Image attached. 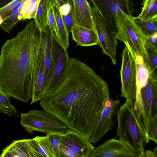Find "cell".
<instances>
[{"mask_svg":"<svg viewBox=\"0 0 157 157\" xmlns=\"http://www.w3.org/2000/svg\"><path fill=\"white\" fill-rule=\"evenodd\" d=\"M109 94L108 83L100 75L77 58H70L61 80L40 105L89 140Z\"/></svg>","mask_w":157,"mask_h":157,"instance_id":"cell-1","label":"cell"},{"mask_svg":"<svg viewBox=\"0 0 157 157\" xmlns=\"http://www.w3.org/2000/svg\"><path fill=\"white\" fill-rule=\"evenodd\" d=\"M41 31L34 21L2 45L0 53V90L4 94L27 102L31 99Z\"/></svg>","mask_w":157,"mask_h":157,"instance_id":"cell-2","label":"cell"},{"mask_svg":"<svg viewBox=\"0 0 157 157\" xmlns=\"http://www.w3.org/2000/svg\"><path fill=\"white\" fill-rule=\"evenodd\" d=\"M134 103L126 100L119 106L116 115L117 127L115 138L118 137L137 157H144V147L149 143L150 140L146 130L136 116Z\"/></svg>","mask_w":157,"mask_h":157,"instance_id":"cell-3","label":"cell"},{"mask_svg":"<svg viewBox=\"0 0 157 157\" xmlns=\"http://www.w3.org/2000/svg\"><path fill=\"white\" fill-rule=\"evenodd\" d=\"M132 15L121 10L115 16L117 33L116 38L123 42L130 51L136 64L144 63L145 46L147 36L135 21Z\"/></svg>","mask_w":157,"mask_h":157,"instance_id":"cell-4","label":"cell"},{"mask_svg":"<svg viewBox=\"0 0 157 157\" xmlns=\"http://www.w3.org/2000/svg\"><path fill=\"white\" fill-rule=\"evenodd\" d=\"M20 124L24 130L33 134L35 131L46 135L52 133L63 134L70 130L61 120L51 113L43 109L31 110L21 113Z\"/></svg>","mask_w":157,"mask_h":157,"instance_id":"cell-5","label":"cell"},{"mask_svg":"<svg viewBox=\"0 0 157 157\" xmlns=\"http://www.w3.org/2000/svg\"><path fill=\"white\" fill-rule=\"evenodd\" d=\"M91 14L94 28L98 40V45L103 54L108 56L114 65L116 64L117 48L118 45L116 38L117 32L106 23L96 9L91 7Z\"/></svg>","mask_w":157,"mask_h":157,"instance_id":"cell-6","label":"cell"},{"mask_svg":"<svg viewBox=\"0 0 157 157\" xmlns=\"http://www.w3.org/2000/svg\"><path fill=\"white\" fill-rule=\"evenodd\" d=\"M120 72L121 96L126 100L135 101L136 94V68L135 61L125 45L122 50Z\"/></svg>","mask_w":157,"mask_h":157,"instance_id":"cell-7","label":"cell"},{"mask_svg":"<svg viewBox=\"0 0 157 157\" xmlns=\"http://www.w3.org/2000/svg\"><path fill=\"white\" fill-rule=\"evenodd\" d=\"M107 25L117 32L115 16L122 10L126 14L136 13L135 5L131 0H90Z\"/></svg>","mask_w":157,"mask_h":157,"instance_id":"cell-8","label":"cell"},{"mask_svg":"<svg viewBox=\"0 0 157 157\" xmlns=\"http://www.w3.org/2000/svg\"><path fill=\"white\" fill-rule=\"evenodd\" d=\"M94 148L89 140L70 130L61 135L60 157H88Z\"/></svg>","mask_w":157,"mask_h":157,"instance_id":"cell-9","label":"cell"},{"mask_svg":"<svg viewBox=\"0 0 157 157\" xmlns=\"http://www.w3.org/2000/svg\"><path fill=\"white\" fill-rule=\"evenodd\" d=\"M157 91V80L148 77L147 83L136 91L134 107L136 116L146 131L151 118L152 98Z\"/></svg>","mask_w":157,"mask_h":157,"instance_id":"cell-10","label":"cell"},{"mask_svg":"<svg viewBox=\"0 0 157 157\" xmlns=\"http://www.w3.org/2000/svg\"><path fill=\"white\" fill-rule=\"evenodd\" d=\"M52 45L53 66L51 76L46 90V95L56 89L63 77L70 58L67 48L59 41L54 33Z\"/></svg>","mask_w":157,"mask_h":157,"instance_id":"cell-11","label":"cell"},{"mask_svg":"<svg viewBox=\"0 0 157 157\" xmlns=\"http://www.w3.org/2000/svg\"><path fill=\"white\" fill-rule=\"evenodd\" d=\"M120 99L110 98L105 103L100 118L90 138L92 143L99 142L109 130L114 126L113 118L116 115L120 104Z\"/></svg>","mask_w":157,"mask_h":157,"instance_id":"cell-12","label":"cell"},{"mask_svg":"<svg viewBox=\"0 0 157 157\" xmlns=\"http://www.w3.org/2000/svg\"><path fill=\"white\" fill-rule=\"evenodd\" d=\"M88 157H137L124 143L116 138L109 140L96 147Z\"/></svg>","mask_w":157,"mask_h":157,"instance_id":"cell-13","label":"cell"},{"mask_svg":"<svg viewBox=\"0 0 157 157\" xmlns=\"http://www.w3.org/2000/svg\"><path fill=\"white\" fill-rule=\"evenodd\" d=\"M2 151L0 157H42L33 139L13 140Z\"/></svg>","mask_w":157,"mask_h":157,"instance_id":"cell-14","label":"cell"},{"mask_svg":"<svg viewBox=\"0 0 157 157\" xmlns=\"http://www.w3.org/2000/svg\"><path fill=\"white\" fill-rule=\"evenodd\" d=\"M41 33L44 64V86L46 94V89L51 76L53 68V53L52 38L54 33L52 32L48 25L44 30L41 31Z\"/></svg>","mask_w":157,"mask_h":157,"instance_id":"cell-15","label":"cell"},{"mask_svg":"<svg viewBox=\"0 0 157 157\" xmlns=\"http://www.w3.org/2000/svg\"><path fill=\"white\" fill-rule=\"evenodd\" d=\"M44 50L42 45L40 48L37 57L35 80L31 105L42 100L46 96L44 86Z\"/></svg>","mask_w":157,"mask_h":157,"instance_id":"cell-16","label":"cell"},{"mask_svg":"<svg viewBox=\"0 0 157 157\" xmlns=\"http://www.w3.org/2000/svg\"><path fill=\"white\" fill-rule=\"evenodd\" d=\"M72 1L74 10L75 25L88 29L94 28L91 6L87 0Z\"/></svg>","mask_w":157,"mask_h":157,"instance_id":"cell-17","label":"cell"},{"mask_svg":"<svg viewBox=\"0 0 157 157\" xmlns=\"http://www.w3.org/2000/svg\"><path fill=\"white\" fill-rule=\"evenodd\" d=\"M71 33L72 39L78 45L90 47L98 45V36L94 28L88 29L75 25Z\"/></svg>","mask_w":157,"mask_h":157,"instance_id":"cell-18","label":"cell"},{"mask_svg":"<svg viewBox=\"0 0 157 157\" xmlns=\"http://www.w3.org/2000/svg\"><path fill=\"white\" fill-rule=\"evenodd\" d=\"M144 63L149 72V77L157 80V47L146 42Z\"/></svg>","mask_w":157,"mask_h":157,"instance_id":"cell-19","label":"cell"},{"mask_svg":"<svg viewBox=\"0 0 157 157\" xmlns=\"http://www.w3.org/2000/svg\"><path fill=\"white\" fill-rule=\"evenodd\" d=\"M53 0H40L34 21L42 31L47 25L48 14Z\"/></svg>","mask_w":157,"mask_h":157,"instance_id":"cell-20","label":"cell"},{"mask_svg":"<svg viewBox=\"0 0 157 157\" xmlns=\"http://www.w3.org/2000/svg\"><path fill=\"white\" fill-rule=\"evenodd\" d=\"M53 9L58 33V39L67 49L70 44L69 33L67 32L59 8L54 1Z\"/></svg>","mask_w":157,"mask_h":157,"instance_id":"cell-21","label":"cell"},{"mask_svg":"<svg viewBox=\"0 0 157 157\" xmlns=\"http://www.w3.org/2000/svg\"><path fill=\"white\" fill-rule=\"evenodd\" d=\"M26 0H23L19 3L6 18L3 19L0 28L6 33H10L14 27L20 22L18 16L22 7Z\"/></svg>","mask_w":157,"mask_h":157,"instance_id":"cell-22","label":"cell"},{"mask_svg":"<svg viewBox=\"0 0 157 157\" xmlns=\"http://www.w3.org/2000/svg\"><path fill=\"white\" fill-rule=\"evenodd\" d=\"M40 0H26L24 3L18 16L19 21L34 18Z\"/></svg>","mask_w":157,"mask_h":157,"instance_id":"cell-23","label":"cell"},{"mask_svg":"<svg viewBox=\"0 0 157 157\" xmlns=\"http://www.w3.org/2000/svg\"><path fill=\"white\" fill-rule=\"evenodd\" d=\"M133 18L143 33L147 36L157 34V16L147 20H141L134 17Z\"/></svg>","mask_w":157,"mask_h":157,"instance_id":"cell-24","label":"cell"},{"mask_svg":"<svg viewBox=\"0 0 157 157\" xmlns=\"http://www.w3.org/2000/svg\"><path fill=\"white\" fill-rule=\"evenodd\" d=\"M35 146L42 157H54L49 138L45 136H36L33 138Z\"/></svg>","mask_w":157,"mask_h":157,"instance_id":"cell-25","label":"cell"},{"mask_svg":"<svg viewBox=\"0 0 157 157\" xmlns=\"http://www.w3.org/2000/svg\"><path fill=\"white\" fill-rule=\"evenodd\" d=\"M137 90H139L147 82L149 76V72L144 63L136 64Z\"/></svg>","mask_w":157,"mask_h":157,"instance_id":"cell-26","label":"cell"},{"mask_svg":"<svg viewBox=\"0 0 157 157\" xmlns=\"http://www.w3.org/2000/svg\"><path fill=\"white\" fill-rule=\"evenodd\" d=\"M157 16V2L142 6L140 13L137 18L147 20Z\"/></svg>","mask_w":157,"mask_h":157,"instance_id":"cell-27","label":"cell"},{"mask_svg":"<svg viewBox=\"0 0 157 157\" xmlns=\"http://www.w3.org/2000/svg\"><path fill=\"white\" fill-rule=\"evenodd\" d=\"M61 134L52 133L46 135L50 140L54 157H60L59 144Z\"/></svg>","mask_w":157,"mask_h":157,"instance_id":"cell-28","label":"cell"},{"mask_svg":"<svg viewBox=\"0 0 157 157\" xmlns=\"http://www.w3.org/2000/svg\"><path fill=\"white\" fill-rule=\"evenodd\" d=\"M149 140L157 143V115L151 117L146 129Z\"/></svg>","mask_w":157,"mask_h":157,"instance_id":"cell-29","label":"cell"},{"mask_svg":"<svg viewBox=\"0 0 157 157\" xmlns=\"http://www.w3.org/2000/svg\"><path fill=\"white\" fill-rule=\"evenodd\" d=\"M66 29L69 33L75 25V14L73 5L71 6L69 13L65 16L61 15Z\"/></svg>","mask_w":157,"mask_h":157,"instance_id":"cell-30","label":"cell"},{"mask_svg":"<svg viewBox=\"0 0 157 157\" xmlns=\"http://www.w3.org/2000/svg\"><path fill=\"white\" fill-rule=\"evenodd\" d=\"M54 2V0H53L49 9L48 16L47 25L52 32L55 34L58 39V31L53 7Z\"/></svg>","mask_w":157,"mask_h":157,"instance_id":"cell-31","label":"cell"},{"mask_svg":"<svg viewBox=\"0 0 157 157\" xmlns=\"http://www.w3.org/2000/svg\"><path fill=\"white\" fill-rule=\"evenodd\" d=\"M10 97L3 94L0 93V107L18 114L17 110L10 102Z\"/></svg>","mask_w":157,"mask_h":157,"instance_id":"cell-32","label":"cell"},{"mask_svg":"<svg viewBox=\"0 0 157 157\" xmlns=\"http://www.w3.org/2000/svg\"><path fill=\"white\" fill-rule=\"evenodd\" d=\"M23 0H14L6 6L0 9V15L5 19L13 10Z\"/></svg>","mask_w":157,"mask_h":157,"instance_id":"cell-33","label":"cell"},{"mask_svg":"<svg viewBox=\"0 0 157 157\" xmlns=\"http://www.w3.org/2000/svg\"><path fill=\"white\" fill-rule=\"evenodd\" d=\"M73 5L72 0H69L67 3L60 6L59 10L61 15L65 16L69 13L71 6Z\"/></svg>","mask_w":157,"mask_h":157,"instance_id":"cell-34","label":"cell"},{"mask_svg":"<svg viewBox=\"0 0 157 157\" xmlns=\"http://www.w3.org/2000/svg\"><path fill=\"white\" fill-rule=\"evenodd\" d=\"M157 157V147H156L152 150H147L145 151L144 157Z\"/></svg>","mask_w":157,"mask_h":157,"instance_id":"cell-35","label":"cell"},{"mask_svg":"<svg viewBox=\"0 0 157 157\" xmlns=\"http://www.w3.org/2000/svg\"><path fill=\"white\" fill-rule=\"evenodd\" d=\"M14 0H0V9L5 7Z\"/></svg>","mask_w":157,"mask_h":157,"instance_id":"cell-36","label":"cell"},{"mask_svg":"<svg viewBox=\"0 0 157 157\" xmlns=\"http://www.w3.org/2000/svg\"><path fill=\"white\" fill-rule=\"evenodd\" d=\"M69 0H54L57 6L59 8L60 6L67 3Z\"/></svg>","mask_w":157,"mask_h":157,"instance_id":"cell-37","label":"cell"},{"mask_svg":"<svg viewBox=\"0 0 157 157\" xmlns=\"http://www.w3.org/2000/svg\"><path fill=\"white\" fill-rule=\"evenodd\" d=\"M155 2H157V0H144L142 5L144 6Z\"/></svg>","mask_w":157,"mask_h":157,"instance_id":"cell-38","label":"cell"},{"mask_svg":"<svg viewBox=\"0 0 157 157\" xmlns=\"http://www.w3.org/2000/svg\"><path fill=\"white\" fill-rule=\"evenodd\" d=\"M1 113L8 115L10 113V111L8 109H4L0 107V113Z\"/></svg>","mask_w":157,"mask_h":157,"instance_id":"cell-39","label":"cell"},{"mask_svg":"<svg viewBox=\"0 0 157 157\" xmlns=\"http://www.w3.org/2000/svg\"><path fill=\"white\" fill-rule=\"evenodd\" d=\"M3 22V19L2 16L0 15V25H1Z\"/></svg>","mask_w":157,"mask_h":157,"instance_id":"cell-40","label":"cell"},{"mask_svg":"<svg viewBox=\"0 0 157 157\" xmlns=\"http://www.w3.org/2000/svg\"><path fill=\"white\" fill-rule=\"evenodd\" d=\"M0 93H1V94H3L2 93V92L0 91Z\"/></svg>","mask_w":157,"mask_h":157,"instance_id":"cell-41","label":"cell"}]
</instances>
